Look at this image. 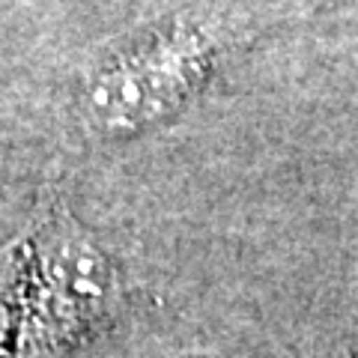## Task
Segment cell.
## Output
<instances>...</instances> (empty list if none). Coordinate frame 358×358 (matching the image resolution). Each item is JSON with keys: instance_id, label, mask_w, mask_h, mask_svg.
Instances as JSON below:
<instances>
[{"instance_id": "6da1fadb", "label": "cell", "mask_w": 358, "mask_h": 358, "mask_svg": "<svg viewBox=\"0 0 358 358\" xmlns=\"http://www.w3.org/2000/svg\"><path fill=\"white\" fill-rule=\"evenodd\" d=\"M9 254L24 310L21 358H57L117 313L114 263L63 206H45Z\"/></svg>"}, {"instance_id": "3957f363", "label": "cell", "mask_w": 358, "mask_h": 358, "mask_svg": "<svg viewBox=\"0 0 358 358\" xmlns=\"http://www.w3.org/2000/svg\"><path fill=\"white\" fill-rule=\"evenodd\" d=\"M21 341H24V310H21V293L13 254L3 251L0 257V358H21Z\"/></svg>"}, {"instance_id": "7a4b0ae2", "label": "cell", "mask_w": 358, "mask_h": 358, "mask_svg": "<svg viewBox=\"0 0 358 358\" xmlns=\"http://www.w3.org/2000/svg\"><path fill=\"white\" fill-rule=\"evenodd\" d=\"M206 36L173 33L99 69L81 93V117L96 131H129L167 114L203 72Z\"/></svg>"}]
</instances>
